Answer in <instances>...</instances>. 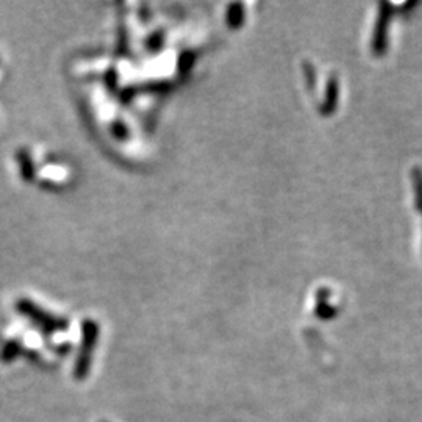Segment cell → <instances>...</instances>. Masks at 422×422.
Listing matches in <instances>:
<instances>
[{
	"label": "cell",
	"instance_id": "3",
	"mask_svg": "<svg viewBox=\"0 0 422 422\" xmlns=\"http://www.w3.org/2000/svg\"><path fill=\"white\" fill-rule=\"evenodd\" d=\"M19 161H21V169H22V175L25 180H30L31 177H33V168H31V161L29 159V155L24 152V150H21L19 152Z\"/></svg>",
	"mask_w": 422,
	"mask_h": 422
},
{
	"label": "cell",
	"instance_id": "2",
	"mask_svg": "<svg viewBox=\"0 0 422 422\" xmlns=\"http://www.w3.org/2000/svg\"><path fill=\"white\" fill-rule=\"evenodd\" d=\"M414 193H416V206L422 211V171L419 168L413 169Z\"/></svg>",
	"mask_w": 422,
	"mask_h": 422
},
{
	"label": "cell",
	"instance_id": "1",
	"mask_svg": "<svg viewBox=\"0 0 422 422\" xmlns=\"http://www.w3.org/2000/svg\"><path fill=\"white\" fill-rule=\"evenodd\" d=\"M380 16H379V21H377V27H375V31H374V41H373V49H374V54L382 56L383 54L387 52V46H388V41H387V35H388V22H389V16L393 15V10L391 6H389L388 3L383 2L380 5Z\"/></svg>",
	"mask_w": 422,
	"mask_h": 422
}]
</instances>
